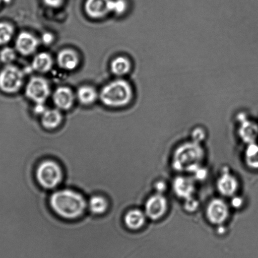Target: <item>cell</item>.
<instances>
[{
	"mask_svg": "<svg viewBox=\"0 0 258 258\" xmlns=\"http://www.w3.org/2000/svg\"><path fill=\"white\" fill-rule=\"evenodd\" d=\"M48 205L55 215L67 221H75L88 212V199L79 190L61 187L49 192Z\"/></svg>",
	"mask_w": 258,
	"mask_h": 258,
	"instance_id": "obj_1",
	"label": "cell"
},
{
	"mask_svg": "<svg viewBox=\"0 0 258 258\" xmlns=\"http://www.w3.org/2000/svg\"><path fill=\"white\" fill-rule=\"evenodd\" d=\"M34 179L42 189L52 191L63 184L65 173L58 160L52 157H43L37 162L34 170Z\"/></svg>",
	"mask_w": 258,
	"mask_h": 258,
	"instance_id": "obj_2",
	"label": "cell"
},
{
	"mask_svg": "<svg viewBox=\"0 0 258 258\" xmlns=\"http://www.w3.org/2000/svg\"><path fill=\"white\" fill-rule=\"evenodd\" d=\"M99 97L105 106L121 107L131 102L133 91L128 82L124 80H116L105 85Z\"/></svg>",
	"mask_w": 258,
	"mask_h": 258,
	"instance_id": "obj_3",
	"label": "cell"
},
{
	"mask_svg": "<svg viewBox=\"0 0 258 258\" xmlns=\"http://www.w3.org/2000/svg\"><path fill=\"white\" fill-rule=\"evenodd\" d=\"M204 157V150L197 142L180 146L174 157V167L177 170L195 171Z\"/></svg>",
	"mask_w": 258,
	"mask_h": 258,
	"instance_id": "obj_4",
	"label": "cell"
},
{
	"mask_svg": "<svg viewBox=\"0 0 258 258\" xmlns=\"http://www.w3.org/2000/svg\"><path fill=\"white\" fill-rule=\"evenodd\" d=\"M24 74L18 67L8 65L0 72V89L8 94L16 93L24 84Z\"/></svg>",
	"mask_w": 258,
	"mask_h": 258,
	"instance_id": "obj_5",
	"label": "cell"
},
{
	"mask_svg": "<svg viewBox=\"0 0 258 258\" xmlns=\"http://www.w3.org/2000/svg\"><path fill=\"white\" fill-rule=\"evenodd\" d=\"M51 94L48 82L44 78L34 77L29 80L26 87V96L36 104L45 103Z\"/></svg>",
	"mask_w": 258,
	"mask_h": 258,
	"instance_id": "obj_6",
	"label": "cell"
},
{
	"mask_svg": "<svg viewBox=\"0 0 258 258\" xmlns=\"http://www.w3.org/2000/svg\"><path fill=\"white\" fill-rule=\"evenodd\" d=\"M167 210V200L160 194L150 197L145 204V214L153 220L161 219L166 214Z\"/></svg>",
	"mask_w": 258,
	"mask_h": 258,
	"instance_id": "obj_7",
	"label": "cell"
},
{
	"mask_svg": "<svg viewBox=\"0 0 258 258\" xmlns=\"http://www.w3.org/2000/svg\"><path fill=\"white\" fill-rule=\"evenodd\" d=\"M229 210L226 203L220 199H215L210 203L207 210L208 220L213 224L224 223L229 217Z\"/></svg>",
	"mask_w": 258,
	"mask_h": 258,
	"instance_id": "obj_8",
	"label": "cell"
},
{
	"mask_svg": "<svg viewBox=\"0 0 258 258\" xmlns=\"http://www.w3.org/2000/svg\"><path fill=\"white\" fill-rule=\"evenodd\" d=\"M88 212L97 216H101L109 211L111 202L109 198L101 192H95L88 197Z\"/></svg>",
	"mask_w": 258,
	"mask_h": 258,
	"instance_id": "obj_9",
	"label": "cell"
},
{
	"mask_svg": "<svg viewBox=\"0 0 258 258\" xmlns=\"http://www.w3.org/2000/svg\"><path fill=\"white\" fill-rule=\"evenodd\" d=\"M38 46V39L28 32H22L17 37L16 49L19 53L24 56H29L33 54Z\"/></svg>",
	"mask_w": 258,
	"mask_h": 258,
	"instance_id": "obj_10",
	"label": "cell"
},
{
	"mask_svg": "<svg viewBox=\"0 0 258 258\" xmlns=\"http://www.w3.org/2000/svg\"><path fill=\"white\" fill-rule=\"evenodd\" d=\"M111 0H87L85 11L91 18H102L111 12Z\"/></svg>",
	"mask_w": 258,
	"mask_h": 258,
	"instance_id": "obj_11",
	"label": "cell"
},
{
	"mask_svg": "<svg viewBox=\"0 0 258 258\" xmlns=\"http://www.w3.org/2000/svg\"><path fill=\"white\" fill-rule=\"evenodd\" d=\"M146 214L138 209H130L124 213L123 223L127 229L132 232L142 229L146 222Z\"/></svg>",
	"mask_w": 258,
	"mask_h": 258,
	"instance_id": "obj_12",
	"label": "cell"
},
{
	"mask_svg": "<svg viewBox=\"0 0 258 258\" xmlns=\"http://www.w3.org/2000/svg\"><path fill=\"white\" fill-rule=\"evenodd\" d=\"M52 101L57 109L64 111L69 110L74 103V92L69 87H58L52 95Z\"/></svg>",
	"mask_w": 258,
	"mask_h": 258,
	"instance_id": "obj_13",
	"label": "cell"
},
{
	"mask_svg": "<svg viewBox=\"0 0 258 258\" xmlns=\"http://www.w3.org/2000/svg\"><path fill=\"white\" fill-rule=\"evenodd\" d=\"M62 119L63 117L58 109H47L41 116V125L47 131H54L61 126Z\"/></svg>",
	"mask_w": 258,
	"mask_h": 258,
	"instance_id": "obj_14",
	"label": "cell"
},
{
	"mask_svg": "<svg viewBox=\"0 0 258 258\" xmlns=\"http://www.w3.org/2000/svg\"><path fill=\"white\" fill-rule=\"evenodd\" d=\"M79 62V55L74 50L62 49L57 54V64L62 69L72 71L76 69Z\"/></svg>",
	"mask_w": 258,
	"mask_h": 258,
	"instance_id": "obj_15",
	"label": "cell"
},
{
	"mask_svg": "<svg viewBox=\"0 0 258 258\" xmlns=\"http://www.w3.org/2000/svg\"><path fill=\"white\" fill-rule=\"evenodd\" d=\"M217 187L220 194L224 196H232L237 191L238 182L235 177L229 172H224L217 182Z\"/></svg>",
	"mask_w": 258,
	"mask_h": 258,
	"instance_id": "obj_16",
	"label": "cell"
},
{
	"mask_svg": "<svg viewBox=\"0 0 258 258\" xmlns=\"http://www.w3.org/2000/svg\"><path fill=\"white\" fill-rule=\"evenodd\" d=\"M174 189L179 197L187 200L191 198V196L194 191L195 187L194 182L189 179L179 177L175 179Z\"/></svg>",
	"mask_w": 258,
	"mask_h": 258,
	"instance_id": "obj_17",
	"label": "cell"
},
{
	"mask_svg": "<svg viewBox=\"0 0 258 258\" xmlns=\"http://www.w3.org/2000/svg\"><path fill=\"white\" fill-rule=\"evenodd\" d=\"M53 59L47 52H41L34 56L32 62V67L35 71L46 73L52 69Z\"/></svg>",
	"mask_w": 258,
	"mask_h": 258,
	"instance_id": "obj_18",
	"label": "cell"
},
{
	"mask_svg": "<svg viewBox=\"0 0 258 258\" xmlns=\"http://www.w3.org/2000/svg\"><path fill=\"white\" fill-rule=\"evenodd\" d=\"M77 97L80 103L90 105L96 102L98 94L94 87L89 85H83L78 89Z\"/></svg>",
	"mask_w": 258,
	"mask_h": 258,
	"instance_id": "obj_19",
	"label": "cell"
},
{
	"mask_svg": "<svg viewBox=\"0 0 258 258\" xmlns=\"http://www.w3.org/2000/svg\"><path fill=\"white\" fill-rule=\"evenodd\" d=\"M131 62L124 56L116 57L111 63V70L112 74L117 76H123L131 70Z\"/></svg>",
	"mask_w": 258,
	"mask_h": 258,
	"instance_id": "obj_20",
	"label": "cell"
},
{
	"mask_svg": "<svg viewBox=\"0 0 258 258\" xmlns=\"http://www.w3.org/2000/svg\"><path fill=\"white\" fill-rule=\"evenodd\" d=\"M240 135L248 144H254L258 137V127L252 122L245 121L240 129Z\"/></svg>",
	"mask_w": 258,
	"mask_h": 258,
	"instance_id": "obj_21",
	"label": "cell"
},
{
	"mask_svg": "<svg viewBox=\"0 0 258 258\" xmlns=\"http://www.w3.org/2000/svg\"><path fill=\"white\" fill-rule=\"evenodd\" d=\"M245 161L248 166L252 169H258V145L250 144L245 152Z\"/></svg>",
	"mask_w": 258,
	"mask_h": 258,
	"instance_id": "obj_22",
	"label": "cell"
},
{
	"mask_svg": "<svg viewBox=\"0 0 258 258\" xmlns=\"http://www.w3.org/2000/svg\"><path fill=\"white\" fill-rule=\"evenodd\" d=\"M14 33V27L7 23H0V45L11 41Z\"/></svg>",
	"mask_w": 258,
	"mask_h": 258,
	"instance_id": "obj_23",
	"label": "cell"
},
{
	"mask_svg": "<svg viewBox=\"0 0 258 258\" xmlns=\"http://www.w3.org/2000/svg\"><path fill=\"white\" fill-rule=\"evenodd\" d=\"M16 58L15 50L11 47H6L0 52V59L5 63L9 64Z\"/></svg>",
	"mask_w": 258,
	"mask_h": 258,
	"instance_id": "obj_24",
	"label": "cell"
},
{
	"mask_svg": "<svg viewBox=\"0 0 258 258\" xmlns=\"http://www.w3.org/2000/svg\"><path fill=\"white\" fill-rule=\"evenodd\" d=\"M127 5L124 0H111V12L121 15L126 11Z\"/></svg>",
	"mask_w": 258,
	"mask_h": 258,
	"instance_id": "obj_25",
	"label": "cell"
},
{
	"mask_svg": "<svg viewBox=\"0 0 258 258\" xmlns=\"http://www.w3.org/2000/svg\"><path fill=\"white\" fill-rule=\"evenodd\" d=\"M198 207V202L195 201L192 198H190L189 199H187L186 205H185V208L187 210V211H194L195 210H196Z\"/></svg>",
	"mask_w": 258,
	"mask_h": 258,
	"instance_id": "obj_26",
	"label": "cell"
},
{
	"mask_svg": "<svg viewBox=\"0 0 258 258\" xmlns=\"http://www.w3.org/2000/svg\"><path fill=\"white\" fill-rule=\"evenodd\" d=\"M44 2L47 6L52 7V8H57V7L61 6L63 0H44Z\"/></svg>",
	"mask_w": 258,
	"mask_h": 258,
	"instance_id": "obj_27",
	"label": "cell"
},
{
	"mask_svg": "<svg viewBox=\"0 0 258 258\" xmlns=\"http://www.w3.org/2000/svg\"><path fill=\"white\" fill-rule=\"evenodd\" d=\"M46 110L47 108L44 106V103H39L36 104V106L34 107V111L35 114L41 116Z\"/></svg>",
	"mask_w": 258,
	"mask_h": 258,
	"instance_id": "obj_28",
	"label": "cell"
},
{
	"mask_svg": "<svg viewBox=\"0 0 258 258\" xmlns=\"http://www.w3.org/2000/svg\"><path fill=\"white\" fill-rule=\"evenodd\" d=\"M52 41H53V36L51 34L46 33L42 36V41L44 44H51Z\"/></svg>",
	"mask_w": 258,
	"mask_h": 258,
	"instance_id": "obj_29",
	"label": "cell"
},
{
	"mask_svg": "<svg viewBox=\"0 0 258 258\" xmlns=\"http://www.w3.org/2000/svg\"><path fill=\"white\" fill-rule=\"evenodd\" d=\"M165 189V186L164 182H159L157 183V189L159 190V191L161 192L164 191V190Z\"/></svg>",
	"mask_w": 258,
	"mask_h": 258,
	"instance_id": "obj_30",
	"label": "cell"
},
{
	"mask_svg": "<svg viewBox=\"0 0 258 258\" xmlns=\"http://www.w3.org/2000/svg\"><path fill=\"white\" fill-rule=\"evenodd\" d=\"M241 204L242 201L240 199H235L233 200V205L235 207H239Z\"/></svg>",
	"mask_w": 258,
	"mask_h": 258,
	"instance_id": "obj_31",
	"label": "cell"
},
{
	"mask_svg": "<svg viewBox=\"0 0 258 258\" xmlns=\"http://www.w3.org/2000/svg\"><path fill=\"white\" fill-rule=\"evenodd\" d=\"M0 2H1V0H0Z\"/></svg>",
	"mask_w": 258,
	"mask_h": 258,
	"instance_id": "obj_32",
	"label": "cell"
}]
</instances>
